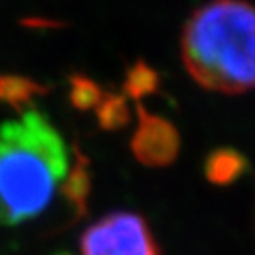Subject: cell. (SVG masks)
<instances>
[{
  "label": "cell",
  "instance_id": "obj_1",
  "mask_svg": "<svg viewBox=\"0 0 255 255\" xmlns=\"http://www.w3.org/2000/svg\"><path fill=\"white\" fill-rule=\"evenodd\" d=\"M68 149L49 119L21 112L0 127V225L42 214L68 172Z\"/></svg>",
  "mask_w": 255,
  "mask_h": 255
},
{
  "label": "cell",
  "instance_id": "obj_2",
  "mask_svg": "<svg viewBox=\"0 0 255 255\" xmlns=\"http://www.w3.org/2000/svg\"><path fill=\"white\" fill-rule=\"evenodd\" d=\"M182 61L201 87L223 95L255 89V6L212 0L193 11L182 32Z\"/></svg>",
  "mask_w": 255,
  "mask_h": 255
},
{
  "label": "cell",
  "instance_id": "obj_3",
  "mask_svg": "<svg viewBox=\"0 0 255 255\" xmlns=\"http://www.w3.org/2000/svg\"><path fill=\"white\" fill-rule=\"evenodd\" d=\"M82 255H161L146 219L116 212L93 223L82 237Z\"/></svg>",
  "mask_w": 255,
  "mask_h": 255
},
{
  "label": "cell",
  "instance_id": "obj_4",
  "mask_svg": "<svg viewBox=\"0 0 255 255\" xmlns=\"http://www.w3.org/2000/svg\"><path fill=\"white\" fill-rule=\"evenodd\" d=\"M138 125L130 140V151L138 163L161 168L176 161L180 153V134L170 121L149 114L138 104Z\"/></svg>",
  "mask_w": 255,
  "mask_h": 255
},
{
  "label": "cell",
  "instance_id": "obj_5",
  "mask_svg": "<svg viewBox=\"0 0 255 255\" xmlns=\"http://www.w3.org/2000/svg\"><path fill=\"white\" fill-rule=\"evenodd\" d=\"M250 163L238 149L233 147H218L206 157L204 176L210 183L227 187L240 180L248 172Z\"/></svg>",
  "mask_w": 255,
  "mask_h": 255
},
{
  "label": "cell",
  "instance_id": "obj_6",
  "mask_svg": "<svg viewBox=\"0 0 255 255\" xmlns=\"http://www.w3.org/2000/svg\"><path fill=\"white\" fill-rule=\"evenodd\" d=\"M46 93L47 87L30 80V78L13 76V74L0 76V104H8L11 108L21 110L34 97H42Z\"/></svg>",
  "mask_w": 255,
  "mask_h": 255
},
{
  "label": "cell",
  "instance_id": "obj_7",
  "mask_svg": "<svg viewBox=\"0 0 255 255\" xmlns=\"http://www.w3.org/2000/svg\"><path fill=\"white\" fill-rule=\"evenodd\" d=\"M64 178H66V182L63 185L64 197L76 208V214L82 216L87 212V197L91 191V174H89L85 155H76V163L72 168H68Z\"/></svg>",
  "mask_w": 255,
  "mask_h": 255
},
{
  "label": "cell",
  "instance_id": "obj_8",
  "mask_svg": "<svg viewBox=\"0 0 255 255\" xmlns=\"http://www.w3.org/2000/svg\"><path fill=\"white\" fill-rule=\"evenodd\" d=\"M159 74L144 61H138L127 70L125 83H123V91L125 97H130L134 101H140L147 95H153L159 89Z\"/></svg>",
  "mask_w": 255,
  "mask_h": 255
},
{
  "label": "cell",
  "instance_id": "obj_9",
  "mask_svg": "<svg viewBox=\"0 0 255 255\" xmlns=\"http://www.w3.org/2000/svg\"><path fill=\"white\" fill-rule=\"evenodd\" d=\"M95 110H97L99 125L104 130H119L127 127L130 121L127 97L123 95H104L101 104Z\"/></svg>",
  "mask_w": 255,
  "mask_h": 255
},
{
  "label": "cell",
  "instance_id": "obj_10",
  "mask_svg": "<svg viewBox=\"0 0 255 255\" xmlns=\"http://www.w3.org/2000/svg\"><path fill=\"white\" fill-rule=\"evenodd\" d=\"M102 97H104V93H102L101 85L93 82L91 78H87L83 74L70 76V102L76 110L87 112V110L97 108L101 104Z\"/></svg>",
  "mask_w": 255,
  "mask_h": 255
}]
</instances>
